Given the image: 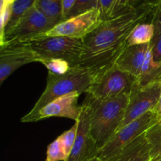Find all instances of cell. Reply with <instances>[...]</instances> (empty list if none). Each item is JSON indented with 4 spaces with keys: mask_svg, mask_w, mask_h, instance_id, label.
I'll list each match as a JSON object with an SVG mask.
<instances>
[{
    "mask_svg": "<svg viewBox=\"0 0 161 161\" xmlns=\"http://www.w3.org/2000/svg\"><path fill=\"white\" fill-rule=\"evenodd\" d=\"M102 21L103 20L99 9H94L80 15L64 20L53 27L47 32L39 35L32 39L55 36L83 39L96 29Z\"/></svg>",
    "mask_w": 161,
    "mask_h": 161,
    "instance_id": "7",
    "label": "cell"
},
{
    "mask_svg": "<svg viewBox=\"0 0 161 161\" xmlns=\"http://www.w3.org/2000/svg\"><path fill=\"white\" fill-rule=\"evenodd\" d=\"M136 83V77L124 72L113 63L98 69L86 94L95 99L130 95Z\"/></svg>",
    "mask_w": 161,
    "mask_h": 161,
    "instance_id": "4",
    "label": "cell"
},
{
    "mask_svg": "<svg viewBox=\"0 0 161 161\" xmlns=\"http://www.w3.org/2000/svg\"><path fill=\"white\" fill-rule=\"evenodd\" d=\"M130 95L123 94L108 99H95L86 94L91 116V130L99 149L119 130L128 106Z\"/></svg>",
    "mask_w": 161,
    "mask_h": 161,
    "instance_id": "2",
    "label": "cell"
},
{
    "mask_svg": "<svg viewBox=\"0 0 161 161\" xmlns=\"http://www.w3.org/2000/svg\"><path fill=\"white\" fill-rule=\"evenodd\" d=\"M155 112L158 114V116L161 118V96L160 97V100H159L158 103H157V107L155 108Z\"/></svg>",
    "mask_w": 161,
    "mask_h": 161,
    "instance_id": "28",
    "label": "cell"
},
{
    "mask_svg": "<svg viewBox=\"0 0 161 161\" xmlns=\"http://www.w3.org/2000/svg\"><path fill=\"white\" fill-rule=\"evenodd\" d=\"M39 61V57L25 42H5L0 50V83L22 66Z\"/></svg>",
    "mask_w": 161,
    "mask_h": 161,
    "instance_id": "9",
    "label": "cell"
},
{
    "mask_svg": "<svg viewBox=\"0 0 161 161\" xmlns=\"http://www.w3.org/2000/svg\"><path fill=\"white\" fill-rule=\"evenodd\" d=\"M149 21L153 24L155 28H161V0L157 7L153 10Z\"/></svg>",
    "mask_w": 161,
    "mask_h": 161,
    "instance_id": "26",
    "label": "cell"
},
{
    "mask_svg": "<svg viewBox=\"0 0 161 161\" xmlns=\"http://www.w3.org/2000/svg\"><path fill=\"white\" fill-rule=\"evenodd\" d=\"M149 47L150 43L127 46L114 63L119 69L138 78L141 73Z\"/></svg>",
    "mask_w": 161,
    "mask_h": 161,
    "instance_id": "13",
    "label": "cell"
},
{
    "mask_svg": "<svg viewBox=\"0 0 161 161\" xmlns=\"http://www.w3.org/2000/svg\"><path fill=\"white\" fill-rule=\"evenodd\" d=\"M80 95L78 93H73L52 101L39 110L31 122H37L53 116L68 118L76 122L83 111V106L78 105Z\"/></svg>",
    "mask_w": 161,
    "mask_h": 161,
    "instance_id": "12",
    "label": "cell"
},
{
    "mask_svg": "<svg viewBox=\"0 0 161 161\" xmlns=\"http://www.w3.org/2000/svg\"><path fill=\"white\" fill-rule=\"evenodd\" d=\"M97 71L98 69L94 68L76 65L71 67L66 73L62 75L48 72L46 89L32 109L21 118V122L31 123V119L40 108L58 97L73 93L86 94Z\"/></svg>",
    "mask_w": 161,
    "mask_h": 161,
    "instance_id": "3",
    "label": "cell"
},
{
    "mask_svg": "<svg viewBox=\"0 0 161 161\" xmlns=\"http://www.w3.org/2000/svg\"><path fill=\"white\" fill-rule=\"evenodd\" d=\"M67 158L68 156L66 155L61 139L58 137L47 147L45 161H65Z\"/></svg>",
    "mask_w": 161,
    "mask_h": 161,
    "instance_id": "22",
    "label": "cell"
},
{
    "mask_svg": "<svg viewBox=\"0 0 161 161\" xmlns=\"http://www.w3.org/2000/svg\"><path fill=\"white\" fill-rule=\"evenodd\" d=\"M155 34V26L150 21L139 23L134 28L128 36L127 46L143 45L150 43Z\"/></svg>",
    "mask_w": 161,
    "mask_h": 161,
    "instance_id": "16",
    "label": "cell"
},
{
    "mask_svg": "<svg viewBox=\"0 0 161 161\" xmlns=\"http://www.w3.org/2000/svg\"><path fill=\"white\" fill-rule=\"evenodd\" d=\"M152 12L133 10L103 20L83 39V50L80 65L101 69L115 62L127 47V41L137 25L147 21Z\"/></svg>",
    "mask_w": 161,
    "mask_h": 161,
    "instance_id": "1",
    "label": "cell"
},
{
    "mask_svg": "<svg viewBox=\"0 0 161 161\" xmlns=\"http://www.w3.org/2000/svg\"><path fill=\"white\" fill-rule=\"evenodd\" d=\"M75 1L76 0H63V17H64V20H65L67 16L70 13L71 9L75 5Z\"/></svg>",
    "mask_w": 161,
    "mask_h": 161,
    "instance_id": "27",
    "label": "cell"
},
{
    "mask_svg": "<svg viewBox=\"0 0 161 161\" xmlns=\"http://www.w3.org/2000/svg\"><path fill=\"white\" fill-rule=\"evenodd\" d=\"M35 6L54 25L64 20L63 0H36Z\"/></svg>",
    "mask_w": 161,
    "mask_h": 161,
    "instance_id": "17",
    "label": "cell"
},
{
    "mask_svg": "<svg viewBox=\"0 0 161 161\" xmlns=\"http://www.w3.org/2000/svg\"><path fill=\"white\" fill-rule=\"evenodd\" d=\"M161 96V80L140 86L136 83L130 95L128 106L119 129L149 111H155Z\"/></svg>",
    "mask_w": 161,
    "mask_h": 161,
    "instance_id": "8",
    "label": "cell"
},
{
    "mask_svg": "<svg viewBox=\"0 0 161 161\" xmlns=\"http://www.w3.org/2000/svg\"><path fill=\"white\" fill-rule=\"evenodd\" d=\"M161 80V63L154 61L150 47L143 64L141 73L137 78V83L140 86H145L149 83Z\"/></svg>",
    "mask_w": 161,
    "mask_h": 161,
    "instance_id": "15",
    "label": "cell"
},
{
    "mask_svg": "<svg viewBox=\"0 0 161 161\" xmlns=\"http://www.w3.org/2000/svg\"><path fill=\"white\" fill-rule=\"evenodd\" d=\"M77 130H78V122L76 121L69 130H66L59 136L68 157L70 155L72 148L74 146V143H75V138H76Z\"/></svg>",
    "mask_w": 161,
    "mask_h": 161,
    "instance_id": "24",
    "label": "cell"
},
{
    "mask_svg": "<svg viewBox=\"0 0 161 161\" xmlns=\"http://www.w3.org/2000/svg\"><path fill=\"white\" fill-rule=\"evenodd\" d=\"M83 111L78 119V130L74 146L65 161H91L97 157L99 148L91 134V116L88 104L84 101Z\"/></svg>",
    "mask_w": 161,
    "mask_h": 161,
    "instance_id": "10",
    "label": "cell"
},
{
    "mask_svg": "<svg viewBox=\"0 0 161 161\" xmlns=\"http://www.w3.org/2000/svg\"><path fill=\"white\" fill-rule=\"evenodd\" d=\"M146 138L149 146L151 161L161 159V119L146 132Z\"/></svg>",
    "mask_w": 161,
    "mask_h": 161,
    "instance_id": "19",
    "label": "cell"
},
{
    "mask_svg": "<svg viewBox=\"0 0 161 161\" xmlns=\"http://www.w3.org/2000/svg\"><path fill=\"white\" fill-rule=\"evenodd\" d=\"M91 161H102V160H100V159L98 158V157H95V158L92 159Z\"/></svg>",
    "mask_w": 161,
    "mask_h": 161,
    "instance_id": "30",
    "label": "cell"
},
{
    "mask_svg": "<svg viewBox=\"0 0 161 161\" xmlns=\"http://www.w3.org/2000/svg\"><path fill=\"white\" fill-rule=\"evenodd\" d=\"M21 42H25L39 57V61L41 58H59L67 61L72 67L80 64L83 50V39L55 36Z\"/></svg>",
    "mask_w": 161,
    "mask_h": 161,
    "instance_id": "5",
    "label": "cell"
},
{
    "mask_svg": "<svg viewBox=\"0 0 161 161\" xmlns=\"http://www.w3.org/2000/svg\"><path fill=\"white\" fill-rule=\"evenodd\" d=\"M150 50L154 61L161 63V28H155V34L150 42Z\"/></svg>",
    "mask_w": 161,
    "mask_h": 161,
    "instance_id": "25",
    "label": "cell"
},
{
    "mask_svg": "<svg viewBox=\"0 0 161 161\" xmlns=\"http://www.w3.org/2000/svg\"><path fill=\"white\" fill-rule=\"evenodd\" d=\"M161 118L155 111H149L138 119L119 129L109 142L99 149L97 157L106 161L119 153L125 146L146 133Z\"/></svg>",
    "mask_w": 161,
    "mask_h": 161,
    "instance_id": "6",
    "label": "cell"
},
{
    "mask_svg": "<svg viewBox=\"0 0 161 161\" xmlns=\"http://www.w3.org/2000/svg\"><path fill=\"white\" fill-rule=\"evenodd\" d=\"M36 0H16L11 6V17L9 19V21L5 29L4 33V39L7 35L11 32L13 29L15 28L20 19L23 17V16L31 9L32 6H35ZM3 39V42H4Z\"/></svg>",
    "mask_w": 161,
    "mask_h": 161,
    "instance_id": "18",
    "label": "cell"
},
{
    "mask_svg": "<svg viewBox=\"0 0 161 161\" xmlns=\"http://www.w3.org/2000/svg\"><path fill=\"white\" fill-rule=\"evenodd\" d=\"M119 2H120V0H119V13H120V14H121V11H120V8H119Z\"/></svg>",
    "mask_w": 161,
    "mask_h": 161,
    "instance_id": "31",
    "label": "cell"
},
{
    "mask_svg": "<svg viewBox=\"0 0 161 161\" xmlns=\"http://www.w3.org/2000/svg\"><path fill=\"white\" fill-rule=\"evenodd\" d=\"M106 161H151L146 133L127 145Z\"/></svg>",
    "mask_w": 161,
    "mask_h": 161,
    "instance_id": "14",
    "label": "cell"
},
{
    "mask_svg": "<svg viewBox=\"0 0 161 161\" xmlns=\"http://www.w3.org/2000/svg\"><path fill=\"white\" fill-rule=\"evenodd\" d=\"M53 27L54 25L34 6L23 16L11 32L5 37L1 46L7 42H27L39 35L47 32Z\"/></svg>",
    "mask_w": 161,
    "mask_h": 161,
    "instance_id": "11",
    "label": "cell"
},
{
    "mask_svg": "<svg viewBox=\"0 0 161 161\" xmlns=\"http://www.w3.org/2000/svg\"><path fill=\"white\" fill-rule=\"evenodd\" d=\"M39 63H42L50 73L62 75L71 69V64L67 61L59 58H41Z\"/></svg>",
    "mask_w": 161,
    "mask_h": 161,
    "instance_id": "21",
    "label": "cell"
},
{
    "mask_svg": "<svg viewBox=\"0 0 161 161\" xmlns=\"http://www.w3.org/2000/svg\"><path fill=\"white\" fill-rule=\"evenodd\" d=\"M160 0H120L119 7L122 14L133 10H148L153 12Z\"/></svg>",
    "mask_w": 161,
    "mask_h": 161,
    "instance_id": "20",
    "label": "cell"
},
{
    "mask_svg": "<svg viewBox=\"0 0 161 161\" xmlns=\"http://www.w3.org/2000/svg\"><path fill=\"white\" fill-rule=\"evenodd\" d=\"M157 161H161V159H160V160H157Z\"/></svg>",
    "mask_w": 161,
    "mask_h": 161,
    "instance_id": "32",
    "label": "cell"
},
{
    "mask_svg": "<svg viewBox=\"0 0 161 161\" xmlns=\"http://www.w3.org/2000/svg\"><path fill=\"white\" fill-rule=\"evenodd\" d=\"M98 6L99 0H76L66 19L80 15L92 9H98Z\"/></svg>",
    "mask_w": 161,
    "mask_h": 161,
    "instance_id": "23",
    "label": "cell"
},
{
    "mask_svg": "<svg viewBox=\"0 0 161 161\" xmlns=\"http://www.w3.org/2000/svg\"><path fill=\"white\" fill-rule=\"evenodd\" d=\"M16 0H1L2 3H5L6 5H12Z\"/></svg>",
    "mask_w": 161,
    "mask_h": 161,
    "instance_id": "29",
    "label": "cell"
}]
</instances>
